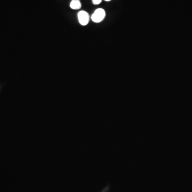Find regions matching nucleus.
Listing matches in <instances>:
<instances>
[{
    "label": "nucleus",
    "mask_w": 192,
    "mask_h": 192,
    "mask_svg": "<svg viewBox=\"0 0 192 192\" xmlns=\"http://www.w3.org/2000/svg\"><path fill=\"white\" fill-rule=\"evenodd\" d=\"M106 13L105 10L102 8H99L96 10L91 16L92 20L95 23H100L105 17Z\"/></svg>",
    "instance_id": "f257e3e1"
},
{
    "label": "nucleus",
    "mask_w": 192,
    "mask_h": 192,
    "mask_svg": "<svg viewBox=\"0 0 192 192\" xmlns=\"http://www.w3.org/2000/svg\"><path fill=\"white\" fill-rule=\"evenodd\" d=\"M78 19L80 24L82 26H86L89 22L90 17L88 13L85 11H81L78 13Z\"/></svg>",
    "instance_id": "f03ea898"
},
{
    "label": "nucleus",
    "mask_w": 192,
    "mask_h": 192,
    "mask_svg": "<svg viewBox=\"0 0 192 192\" xmlns=\"http://www.w3.org/2000/svg\"><path fill=\"white\" fill-rule=\"evenodd\" d=\"M82 4L80 0H72L70 3V7L73 10H78L81 8Z\"/></svg>",
    "instance_id": "7ed1b4c3"
},
{
    "label": "nucleus",
    "mask_w": 192,
    "mask_h": 192,
    "mask_svg": "<svg viewBox=\"0 0 192 192\" xmlns=\"http://www.w3.org/2000/svg\"><path fill=\"white\" fill-rule=\"evenodd\" d=\"M102 0H92V3L95 5H98L100 3L102 2Z\"/></svg>",
    "instance_id": "20e7f679"
},
{
    "label": "nucleus",
    "mask_w": 192,
    "mask_h": 192,
    "mask_svg": "<svg viewBox=\"0 0 192 192\" xmlns=\"http://www.w3.org/2000/svg\"><path fill=\"white\" fill-rule=\"evenodd\" d=\"M105 1H107V2H108V1H110L111 0H105Z\"/></svg>",
    "instance_id": "39448f33"
}]
</instances>
